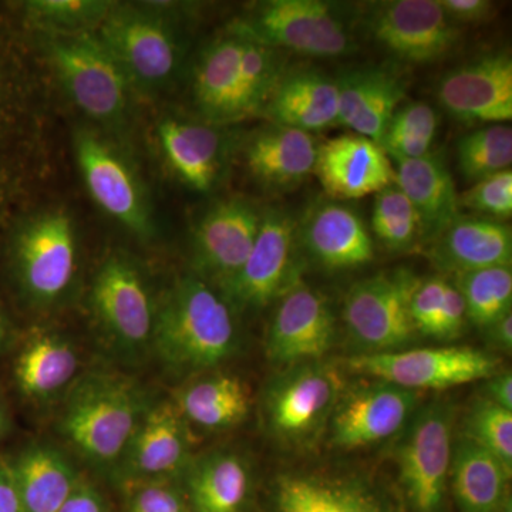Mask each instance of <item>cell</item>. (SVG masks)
<instances>
[{"instance_id":"obj_1","label":"cell","mask_w":512,"mask_h":512,"mask_svg":"<svg viewBox=\"0 0 512 512\" xmlns=\"http://www.w3.org/2000/svg\"><path fill=\"white\" fill-rule=\"evenodd\" d=\"M154 345L177 370L210 369L237 349L234 313L227 299L198 278H185L156 315Z\"/></svg>"},{"instance_id":"obj_2","label":"cell","mask_w":512,"mask_h":512,"mask_svg":"<svg viewBox=\"0 0 512 512\" xmlns=\"http://www.w3.org/2000/svg\"><path fill=\"white\" fill-rule=\"evenodd\" d=\"M146 410L128 380L93 376L73 390L62 414V431L87 460L110 466L123 458Z\"/></svg>"},{"instance_id":"obj_3","label":"cell","mask_w":512,"mask_h":512,"mask_svg":"<svg viewBox=\"0 0 512 512\" xmlns=\"http://www.w3.org/2000/svg\"><path fill=\"white\" fill-rule=\"evenodd\" d=\"M272 49L311 57H340L355 50L348 22L323 0H268L234 30Z\"/></svg>"},{"instance_id":"obj_4","label":"cell","mask_w":512,"mask_h":512,"mask_svg":"<svg viewBox=\"0 0 512 512\" xmlns=\"http://www.w3.org/2000/svg\"><path fill=\"white\" fill-rule=\"evenodd\" d=\"M419 279L406 271L380 272L357 282L343 303V322L362 353L402 350L417 332L410 301Z\"/></svg>"},{"instance_id":"obj_5","label":"cell","mask_w":512,"mask_h":512,"mask_svg":"<svg viewBox=\"0 0 512 512\" xmlns=\"http://www.w3.org/2000/svg\"><path fill=\"white\" fill-rule=\"evenodd\" d=\"M346 365L353 372L370 376L402 389L443 390L497 375L495 357L471 348H430L360 353Z\"/></svg>"},{"instance_id":"obj_6","label":"cell","mask_w":512,"mask_h":512,"mask_svg":"<svg viewBox=\"0 0 512 512\" xmlns=\"http://www.w3.org/2000/svg\"><path fill=\"white\" fill-rule=\"evenodd\" d=\"M365 28L380 46L413 64L439 62L461 40L460 26L448 18L439 0L370 3Z\"/></svg>"},{"instance_id":"obj_7","label":"cell","mask_w":512,"mask_h":512,"mask_svg":"<svg viewBox=\"0 0 512 512\" xmlns=\"http://www.w3.org/2000/svg\"><path fill=\"white\" fill-rule=\"evenodd\" d=\"M343 392L342 376L328 363L291 366L275 379L266 394V417L279 439L303 443L330 420Z\"/></svg>"},{"instance_id":"obj_8","label":"cell","mask_w":512,"mask_h":512,"mask_svg":"<svg viewBox=\"0 0 512 512\" xmlns=\"http://www.w3.org/2000/svg\"><path fill=\"white\" fill-rule=\"evenodd\" d=\"M453 457V413L430 404L409 424L397 450L400 480L414 512H441Z\"/></svg>"},{"instance_id":"obj_9","label":"cell","mask_w":512,"mask_h":512,"mask_svg":"<svg viewBox=\"0 0 512 512\" xmlns=\"http://www.w3.org/2000/svg\"><path fill=\"white\" fill-rule=\"evenodd\" d=\"M53 62L74 103L94 120L113 121L126 107V72L96 37H60Z\"/></svg>"},{"instance_id":"obj_10","label":"cell","mask_w":512,"mask_h":512,"mask_svg":"<svg viewBox=\"0 0 512 512\" xmlns=\"http://www.w3.org/2000/svg\"><path fill=\"white\" fill-rule=\"evenodd\" d=\"M296 222L281 210L262 214L247 261L222 285L227 301L239 308H264L298 278L295 271Z\"/></svg>"},{"instance_id":"obj_11","label":"cell","mask_w":512,"mask_h":512,"mask_svg":"<svg viewBox=\"0 0 512 512\" xmlns=\"http://www.w3.org/2000/svg\"><path fill=\"white\" fill-rule=\"evenodd\" d=\"M335 340V318L326 299L296 278L281 295L266 353L276 365L295 366L322 359Z\"/></svg>"},{"instance_id":"obj_12","label":"cell","mask_w":512,"mask_h":512,"mask_svg":"<svg viewBox=\"0 0 512 512\" xmlns=\"http://www.w3.org/2000/svg\"><path fill=\"white\" fill-rule=\"evenodd\" d=\"M416 403V392L382 380L356 387L340 396L330 416L333 444L353 450L390 439L407 426Z\"/></svg>"},{"instance_id":"obj_13","label":"cell","mask_w":512,"mask_h":512,"mask_svg":"<svg viewBox=\"0 0 512 512\" xmlns=\"http://www.w3.org/2000/svg\"><path fill=\"white\" fill-rule=\"evenodd\" d=\"M441 106L460 121L503 124L512 119V60L493 53L450 70L440 80Z\"/></svg>"},{"instance_id":"obj_14","label":"cell","mask_w":512,"mask_h":512,"mask_svg":"<svg viewBox=\"0 0 512 512\" xmlns=\"http://www.w3.org/2000/svg\"><path fill=\"white\" fill-rule=\"evenodd\" d=\"M93 305L107 332L126 349L153 339L156 312L140 272L123 258L101 266L93 286Z\"/></svg>"},{"instance_id":"obj_15","label":"cell","mask_w":512,"mask_h":512,"mask_svg":"<svg viewBox=\"0 0 512 512\" xmlns=\"http://www.w3.org/2000/svg\"><path fill=\"white\" fill-rule=\"evenodd\" d=\"M313 174L336 200H359L396 183V170L386 151L359 134H343L320 144Z\"/></svg>"},{"instance_id":"obj_16","label":"cell","mask_w":512,"mask_h":512,"mask_svg":"<svg viewBox=\"0 0 512 512\" xmlns=\"http://www.w3.org/2000/svg\"><path fill=\"white\" fill-rule=\"evenodd\" d=\"M101 42L138 82L160 84L173 76L178 64V46L173 33L161 20L146 13L121 10L113 13L101 29Z\"/></svg>"},{"instance_id":"obj_17","label":"cell","mask_w":512,"mask_h":512,"mask_svg":"<svg viewBox=\"0 0 512 512\" xmlns=\"http://www.w3.org/2000/svg\"><path fill=\"white\" fill-rule=\"evenodd\" d=\"M26 291L39 301H52L66 291L76 269V242L66 215L50 214L26 228L16 249Z\"/></svg>"},{"instance_id":"obj_18","label":"cell","mask_w":512,"mask_h":512,"mask_svg":"<svg viewBox=\"0 0 512 512\" xmlns=\"http://www.w3.org/2000/svg\"><path fill=\"white\" fill-rule=\"evenodd\" d=\"M177 406L161 403L147 409L121 461L137 483L167 481L187 470L190 440Z\"/></svg>"},{"instance_id":"obj_19","label":"cell","mask_w":512,"mask_h":512,"mask_svg":"<svg viewBox=\"0 0 512 512\" xmlns=\"http://www.w3.org/2000/svg\"><path fill=\"white\" fill-rule=\"evenodd\" d=\"M261 220V212L244 200H228L212 207L195 231L198 266L224 285L247 261Z\"/></svg>"},{"instance_id":"obj_20","label":"cell","mask_w":512,"mask_h":512,"mask_svg":"<svg viewBox=\"0 0 512 512\" xmlns=\"http://www.w3.org/2000/svg\"><path fill=\"white\" fill-rule=\"evenodd\" d=\"M76 157L93 200L127 228L147 234L146 205L126 164L103 141L87 133L76 138Z\"/></svg>"},{"instance_id":"obj_21","label":"cell","mask_w":512,"mask_h":512,"mask_svg":"<svg viewBox=\"0 0 512 512\" xmlns=\"http://www.w3.org/2000/svg\"><path fill=\"white\" fill-rule=\"evenodd\" d=\"M430 256L440 269L456 275L511 266V227L490 218L460 215L433 239Z\"/></svg>"},{"instance_id":"obj_22","label":"cell","mask_w":512,"mask_h":512,"mask_svg":"<svg viewBox=\"0 0 512 512\" xmlns=\"http://www.w3.org/2000/svg\"><path fill=\"white\" fill-rule=\"evenodd\" d=\"M339 87L338 126L380 143L384 130L406 97L402 77L386 69H360L336 80Z\"/></svg>"},{"instance_id":"obj_23","label":"cell","mask_w":512,"mask_h":512,"mask_svg":"<svg viewBox=\"0 0 512 512\" xmlns=\"http://www.w3.org/2000/svg\"><path fill=\"white\" fill-rule=\"evenodd\" d=\"M303 244L320 265L350 269L375 256L372 237L362 218L338 202H323L309 212L302 231Z\"/></svg>"},{"instance_id":"obj_24","label":"cell","mask_w":512,"mask_h":512,"mask_svg":"<svg viewBox=\"0 0 512 512\" xmlns=\"http://www.w3.org/2000/svg\"><path fill=\"white\" fill-rule=\"evenodd\" d=\"M396 184L412 202L421 222V238L433 241L460 217V195L443 158L436 154L416 160H392Z\"/></svg>"},{"instance_id":"obj_25","label":"cell","mask_w":512,"mask_h":512,"mask_svg":"<svg viewBox=\"0 0 512 512\" xmlns=\"http://www.w3.org/2000/svg\"><path fill=\"white\" fill-rule=\"evenodd\" d=\"M318 144L311 133L274 124L249 141V171L262 184L275 190H291L315 170Z\"/></svg>"},{"instance_id":"obj_26","label":"cell","mask_w":512,"mask_h":512,"mask_svg":"<svg viewBox=\"0 0 512 512\" xmlns=\"http://www.w3.org/2000/svg\"><path fill=\"white\" fill-rule=\"evenodd\" d=\"M264 111L272 123L306 133L338 126V82L313 70L284 74Z\"/></svg>"},{"instance_id":"obj_27","label":"cell","mask_w":512,"mask_h":512,"mask_svg":"<svg viewBox=\"0 0 512 512\" xmlns=\"http://www.w3.org/2000/svg\"><path fill=\"white\" fill-rule=\"evenodd\" d=\"M511 471L470 439L458 441L451 457L454 497L463 512H500Z\"/></svg>"},{"instance_id":"obj_28","label":"cell","mask_w":512,"mask_h":512,"mask_svg":"<svg viewBox=\"0 0 512 512\" xmlns=\"http://www.w3.org/2000/svg\"><path fill=\"white\" fill-rule=\"evenodd\" d=\"M22 512H57L79 484L70 461L56 448L33 446L10 466Z\"/></svg>"},{"instance_id":"obj_29","label":"cell","mask_w":512,"mask_h":512,"mask_svg":"<svg viewBox=\"0 0 512 512\" xmlns=\"http://www.w3.org/2000/svg\"><path fill=\"white\" fill-rule=\"evenodd\" d=\"M241 46L238 35L212 43L195 70V100L212 121L244 119L239 106Z\"/></svg>"},{"instance_id":"obj_30","label":"cell","mask_w":512,"mask_h":512,"mask_svg":"<svg viewBox=\"0 0 512 512\" xmlns=\"http://www.w3.org/2000/svg\"><path fill=\"white\" fill-rule=\"evenodd\" d=\"M276 512H390L362 485L312 476L279 478Z\"/></svg>"},{"instance_id":"obj_31","label":"cell","mask_w":512,"mask_h":512,"mask_svg":"<svg viewBox=\"0 0 512 512\" xmlns=\"http://www.w3.org/2000/svg\"><path fill=\"white\" fill-rule=\"evenodd\" d=\"M165 158L175 173L194 188L210 191L221 167V140L211 128L167 120L158 127Z\"/></svg>"},{"instance_id":"obj_32","label":"cell","mask_w":512,"mask_h":512,"mask_svg":"<svg viewBox=\"0 0 512 512\" xmlns=\"http://www.w3.org/2000/svg\"><path fill=\"white\" fill-rule=\"evenodd\" d=\"M249 487L248 466L237 454H212L190 468L188 493L195 512H241Z\"/></svg>"},{"instance_id":"obj_33","label":"cell","mask_w":512,"mask_h":512,"mask_svg":"<svg viewBox=\"0 0 512 512\" xmlns=\"http://www.w3.org/2000/svg\"><path fill=\"white\" fill-rule=\"evenodd\" d=\"M175 406L184 419L198 426L227 429L247 417L249 394L237 377L212 376L185 387Z\"/></svg>"},{"instance_id":"obj_34","label":"cell","mask_w":512,"mask_h":512,"mask_svg":"<svg viewBox=\"0 0 512 512\" xmlns=\"http://www.w3.org/2000/svg\"><path fill=\"white\" fill-rule=\"evenodd\" d=\"M76 370V352L69 343L57 336L39 335L20 353L16 379L26 396L45 399L63 389Z\"/></svg>"},{"instance_id":"obj_35","label":"cell","mask_w":512,"mask_h":512,"mask_svg":"<svg viewBox=\"0 0 512 512\" xmlns=\"http://www.w3.org/2000/svg\"><path fill=\"white\" fill-rule=\"evenodd\" d=\"M456 285L464 303L467 319L481 329H487L511 312V266H494L480 271L456 275Z\"/></svg>"},{"instance_id":"obj_36","label":"cell","mask_w":512,"mask_h":512,"mask_svg":"<svg viewBox=\"0 0 512 512\" xmlns=\"http://www.w3.org/2000/svg\"><path fill=\"white\" fill-rule=\"evenodd\" d=\"M437 124L439 119L430 104H402L394 111L379 144L390 160H416L431 153Z\"/></svg>"},{"instance_id":"obj_37","label":"cell","mask_w":512,"mask_h":512,"mask_svg":"<svg viewBox=\"0 0 512 512\" xmlns=\"http://www.w3.org/2000/svg\"><path fill=\"white\" fill-rule=\"evenodd\" d=\"M235 35V33H234ZM242 39L239 59V106L242 117L264 111L284 77L278 50L255 40Z\"/></svg>"},{"instance_id":"obj_38","label":"cell","mask_w":512,"mask_h":512,"mask_svg":"<svg viewBox=\"0 0 512 512\" xmlns=\"http://www.w3.org/2000/svg\"><path fill=\"white\" fill-rule=\"evenodd\" d=\"M511 164L512 130L505 124L478 128L458 140V170L470 183L511 170Z\"/></svg>"},{"instance_id":"obj_39","label":"cell","mask_w":512,"mask_h":512,"mask_svg":"<svg viewBox=\"0 0 512 512\" xmlns=\"http://www.w3.org/2000/svg\"><path fill=\"white\" fill-rule=\"evenodd\" d=\"M372 229L393 251L413 247L421 238L419 215L396 183L377 192L373 204Z\"/></svg>"},{"instance_id":"obj_40","label":"cell","mask_w":512,"mask_h":512,"mask_svg":"<svg viewBox=\"0 0 512 512\" xmlns=\"http://www.w3.org/2000/svg\"><path fill=\"white\" fill-rule=\"evenodd\" d=\"M467 439L512 470V412L490 400L474 404L467 417Z\"/></svg>"},{"instance_id":"obj_41","label":"cell","mask_w":512,"mask_h":512,"mask_svg":"<svg viewBox=\"0 0 512 512\" xmlns=\"http://www.w3.org/2000/svg\"><path fill=\"white\" fill-rule=\"evenodd\" d=\"M460 205L495 221H507L512 215V173L501 171L474 183L460 195Z\"/></svg>"},{"instance_id":"obj_42","label":"cell","mask_w":512,"mask_h":512,"mask_svg":"<svg viewBox=\"0 0 512 512\" xmlns=\"http://www.w3.org/2000/svg\"><path fill=\"white\" fill-rule=\"evenodd\" d=\"M448 281L441 276H431L424 281L417 282L414 288L412 301H410V313L417 332L423 335H433L443 308L444 296H446Z\"/></svg>"},{"instance_id":"obj_43","label":"cell","mask_w":512,"mask_h":512,"mask_svg":"<svg viewBox=\"0 0 512 512\" xmlns=\"http://www.w3.org/2000/svg\"><path fill=\"white\" fill-rule=\"evenodd\" d=\"M126 512H188L183 495L167 481H148L134 488Z\"/></svg>"},{"instance_id":"obj_44","label":"cell","mask_w":512,"mask_h":512,"mask_svg":"<svg viewBox=\"0 0 512 512\" xmlns=\"http://www.w3.org/2000/svg\"><path fill=\"white\" fill-rule=\"evenodd\" d=\"M30 5H32L30 9L39 18L60 23L83 22L106 8L104 3L82 2V0H40Z\"/></svg>"},{"instance_id":"obj_45","label":"cell","mask_w":512,"mask_h":512,"mask_svg":"<svg viewBox=\"0 0 512 512\" xmlns=\"http://www.w3.org/2000/svg\"><path fill=\"white\" fill-rule=\"evenodd\" d=\"M466 320V303H464L463 296H461L456 285L448 282L443 308H441L436 328H434L431 336L444 340L456 339L463 332Z\"/></svg>"},{"instance_id":"obj_46","label":"cell","mask_w":512,"mask_h":512,"mask_svg":"<svg viewBox=\"0 0 512 512\" xmlns=\"http://www.w3.org/2000/svg\"><path fill=\"white\" fill-rule=\"evenodd\" d=\"M441 8L456 25H473L493 19L494 2L490 0H439Z\"/></svg>"},{"instance_id":"obj_47","label":"cell","mask_w":512,"mask_h":512,"mask_svg":"<svg viewBox=\"0 0 512 512\" xmlns=\"http://www.w3.org/2000/svg\"><path fill=\"white\" fill-rule=\"evenodd\" d=\"M57 512H107V510L99 491L86 481L80 480L66 503Z\"/></svg>"},{"instance_id":"obj_48","label":"cell","mask_w":512,"mask_h":512,"mask_svg":"<svg viewBox=\"0 0 512 512\" xmlns=\"http://www.w3.org/2000/svg\"><path fill=\"white\" fill-rule=\"evenodd\" d=\"M485 399L490 400L504 409L512 412V375L511 372H498L497 375L487 379L485 386Z\"/></svg>"},{"instance_id":"obj_49","label":"cell","mask_w":512,"mask_h":512,"mask_svg":"<svg viewBox=\"0 0 512 512\" xmlns=\"http://www.w3.org/2000/svg\"><path fill=\"white\" fill-rule=\"evenodd\" d=\"M0 512H22L12 470L0 461Z\"/></svg>"},{"instance_id":"obj_50","label":"cell","mask_w":512,"mask_h":512,"mask_svg":"<svg viewBox=\"0 0 512 512\" xmlns=\"http://www.w3.org/2000/svg\"><path fill=\"white\" fill-rule=\"evenodd\" d=\"M488 339L494 346L503 350L512 349V313H507L503 318L494 322L493 325L488 326L487 329Z\"/></svg>"},{"instance_id":"obj_51","label":"cell","mask_w":512,"mask_h":512,"mask_svg":"<svg viewBox=\"0 0 512 512\" xmlns=\"http://www.w3.org/2000/svg\"><path fill=\"white\" fill-rule=\"evenodd\" d=\"M6 338V323L5 319H3L2 313H0V346L5 342Z\"/></svg>"},{"instance_id":"obj_52","label":"cell","mask_w":512,"mask_h":512,"mask_svg":"<svg viewBox=\"0 0 512 512\" xmlns=\"http://www.w3.org/2000/svg\"><path fill=\"white\" fill-rule=\"evenodd\" d=\"M500 512H512L511 497H508L507 500H505Z\"/></svg>"},{"instance_id":"obj_53","label":"cell","mask_w":512,"mask_h":512,"mask_svg":"<svg viewBox=\"0 0 512 512\" xmlns=\"http://www.w3.org/2000/svg\"><path fill=\"white\" fill-rule=\"evenodd\" d=\"M3 423H5V419H3L2 410H0V431L3 430Z\"/></svg>"}]
</instances>
